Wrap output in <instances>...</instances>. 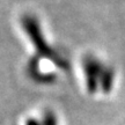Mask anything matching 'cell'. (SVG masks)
<instances>
[{"instance_id":"cell-1","label":"cell","mask_w":125,"mask_h":125,"mask_svg":"<svg viewBox=\"0 0 125 125\" xmlns=\"http://www.w3.org/2000/svg\"><path fill=\"white\" fill-rule=\"evenodd\" d=\"M20 26L32 46L31 57L46 62L59 71L66 72L70 68V62L52 43H50L38 16L34 13H24L20 18Z\"/></svg>"},{"instance_id":"cell-2","label":"cell","mask_w":125,"mask_h":125,"mask_svg":"<svg viewBox=\"0 0 125 125\" xmlns=\"http://www.w3.org/2000/svg\"><path fill=\"white\" fill-rule=\"evenodd\" d=\"M107 70V65L92 53H87L82 58V71L85 75L86 87L89 93L101 90V82Z\"/></svg>"}]
</instances>
